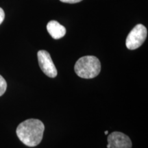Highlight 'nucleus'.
<instances>
[{
  "mask_svg": "<svg viewBox=\"0 0 148 148\" xmlns=\"http://www.w3.org/2000/svg\"><path fill=\"white\" fill-rule=\"evenodd\" d=\"M7 88V83L5 79L0 75V96L4 94Z\"/></svg>",
  "mask_w": 148,
  "mask_h": 148,
  "instance_id": "0eeeda50",
  "label": "nucleus"
},
{
  "mask_svg": "<svg viewBox=\"0 0 148 148\" xmlns=\"http://www.w3.org/2000/svg\"><path fill=\"white\" fill-rule=\"evenodd\" d=\"M60 1L64 3H75L80 2L82 0H60Z\"/></svg>",
  "mask_w": 148,
  "mask_h": 148,
  "instance_id": "1a4fd4ad",
  "label": "nucleus"
},
{
  "mask_svg": "<svg viewBox=\"0 0 148 148\" xmlns=\"http://www.w3.org/2000/svg\"><path fill=\"white\" fill-rule=\"evenodd\" d=\"M107 148H132V143L128 136L120 132L108 135Z\"/></svg>",
  "mask_w": 148,
  "mask_h": 148,
  "instance_id": "39448f33",
  "label": "nucleus"
},
{
  "mask_svg": "<svg viewBox=\"0 0 148 148\" xmlns=\"http://www.w3.org/2000/svg\"><path fill=\"white\" fill-rule=\"evenodd\" d=\"M147 28L142 24H137L127 35L125 45L127 49L134 50L140 47L147 38Z\"/></svg>",
  "mask_w": 148,
  "mask_h": 148,
  "instance_id": "7ed1b4c3",
  "label": "nucleus"
},
{
  "mask_svg": "<svg viewBox=\"0 0 148 148\" xmlns=\"http://www.w3.org/2000/svg\"><path fill=\"white\" fill-rule=\"evenodd\" d=\"M5 17V13L4 11L1 8H0V25H1V23H2L3 19H4Z\"/></svg>",
  "mask_w": 148,
  "mask_h": 148,
  "instance_id": "6e6552de",
  "label": "nucleus"
},
{
  "mask_svg": "<svg viewBox=\"0 0 148 148\" xmlns=\"http://www.w3.org/2000/svg\"><path fill=\"white\" fill-rule=\"evenodd\" d=\"M47 29L49 34L54 39H60L66 34V29L56 21H50L47 25Z\"/></svg>",
  "mask_w": 148,
  "mask_h": 148,
  "instance_id": "423d86ee",
  "label": "nucleus"
},
{
  "mask_svg": "<svg viewBox=\"0 0 148 148\" xmlns=\"http://www.w3.org/2000/svg\"><path fill=\"white\" fill-rule=\"evenodd\" d=\"M38 64L42 71L48 77H55L57 75V69L53 64L49 52L45 50H40L37 53Z\"/></svg>",
  "mask_w": 148,
  "mask_h": 148,
  "instance_id": "20e7f679",
  "label": "nucleus"
},
{
  "mask_svg": "<svg viewBox=\"0 0 148 148\" xmlns=\"http://www.w3.org/2000/svg\"><path fill=\"white\" fill-rule=\"evenodd\" d=\"M104 134H106V135L108 134V130H107V131H105V133H104Z\"/></svg>",
  "mask_w": 148,
  "mask_h": 148,
  "instance_id": "9d476101",
  "label": "nucleus"
},
{
  "mask_svg": "<svg viewBox=\"0 0 148 148\" xmlns=\"http://www.w3.org/2000/svg\"><path fill=\"white\" fill-rule=\"evenodd\" d=\"M45 125L40 120L29 119L18 125L16 132L18 138L24 145L35 147L40 144L43 136Z\"/></svg>",
  "mask_w": 148,
  "mask_h": 148,
  "instance_id": "f257e3e1",
  "label": "nucleus"
},
{
  "mask_svg": "<svg viewBox=\"0 0 148 148\" xmlns=\"http://www.w3.org/2000/svg\"><path fill=\"white\" fill-rule=\"evenodd\" d=\"M74 70L82 78H94L100 73V61L94 56H85L77 60L74 66Z\"/></svg>",
  "mask_w": 148,
  "mask_h": 148,
  "instance_id": "f03ea898",
  "label": "nucleus"
}]
</instances>
